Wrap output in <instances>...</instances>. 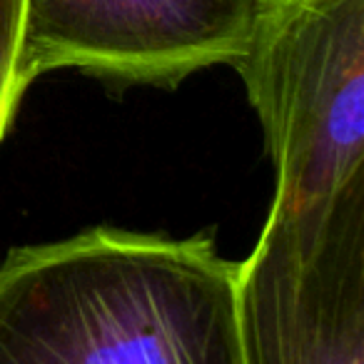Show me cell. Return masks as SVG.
Segmentation results:
<instances>
[{
  "mask_svg": "<svg viewBox=\"0 0 364 364\" xmlns=\"http://www.w3.org/2000/svg\"><path fill=\"white\" fill-rule=\"evenodd\" d=\"M0 364H242L213 235L95 228L0 262Z\"/></svg>",
  "mask_w": 364,
  "mask_h": 364,
  "instance_id": "1",
  "label": "cell"
},
{
  "mask_svg": "<svg viewBox=\"0 0 364 364\" xmlns=\"http://www.w3.org/2000/svg\"><path fill=\"white\" fill-rule=\"evenodd\" d=\"M232 65L267 132L272 208L317 203L364 172V0H257Z\"/></svg>",
  "mask_w": 364,
  "mask_h": 364,
  "instance_id": "2",
  "label": "cell"
},
{
  "mask_svg": "<svg viewBox=\"0 0 364 364\" xmlns=\"http://www.w3.org/2000/svg\"><path fill=\"white\" fill-rule=\"evenodd\" d=\"M242 364H364V172L269 218L237 264Z\"/></svg>",
  "mask_w": 364,
  "mask_h": 364,
  "instance_id": "3",
  "label": "cell"
},
{
  "mask_svg": "<svg viewBox=\"0 0 364 364\" xmlns=\"http://www.w3.org/2000/svg\"><path fill=\"white\" fill-rule=\"evenodd\" d=\"M255 11L257 0H26L18 92L60 68L172 87L237 60Z\"/></svg>",
  "mask_w": 364,
  "mask_h": 364,
  "instance_id": "4",
  "label": "cell"
},
{
  "mask_svg": "<svg viewBox=\"0 0 364 364\" xmlns=\"http://www.w3.org/2000/svg\"><path fill=\"white\" fill-rule=\"evenodd\" d=\"M26 0H0V142L8 135L23 95L16 85L18 46Z\"/></svg>",
  "mask_w": 364,
  "mask_h": 364,
  "instance_id": "5",
  "label": "cell"
}]
</instances>
